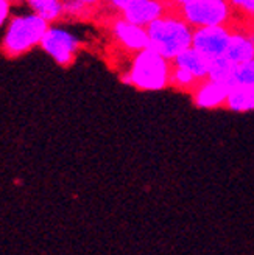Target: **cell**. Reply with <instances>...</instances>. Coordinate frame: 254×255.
<instances>
[{"instance_id": "obj_1", "label": "cell", "mask_w": 254, "mask_h": 255, "mask_svg": "<svg viewBox=\"0 0 254 255\" xmlns=\"http://www.w3.org/2000/svg\"><path fill=\"white\" fill-rule=\"evenodd\" d=\"M145 28L148 34V47L169 61H173L184 50L192 47L194 28L172 3L161 17Z\"/></svg>"}, {"instance_id": "obj_2", "label": "cell", "mask_w": 254, "mask_h": 255, "mask_svg": "<svg viewBox=\"0 0 254 255\" xmlns=\"http://www.w3.org/2000/svg\"><path fill=\"white\" fill-rule=\"evenodd\" d=\"M173 64L153 48H144L133 53L128 72L123 75V81L139 91L156 92L170 87Z\"/></svg>"}, {"instance_id": "obj_3", "label": "cell", "mask_w": 254, "mask_h": 255, "mask_svg": "<svg viewBox=\"0 0 254 255\" xmlns=\"http://www.w3.org/2000/svg\"><path fill=\"white\" fill-rule=\"evenodd\" d=\"M48 25V22L34 12L9 17L0 45L3 55L8 58H17L31 52L34 47L41 45Z\"/></svg>"}, {"instance_id": "obj_4", "label": "cell", "mask_w": 254, "mask_h": 255, "mask_svg": "<svg viewBox=\"0 0 254 255\" xmlns=\"http://www.w3.org/2000/svg\"><path fill=\"white\" fill-rule=\"evenodd\" d=\"M184 20L195 28L230 25L236 12L228 0H190L178 8Z\"/></svg>"}, {"instance_id": "obj_5", "label": "cell", "mask_w": 254, "mask_h": 255, "mask_svg": "<svg viewBox=\"0 0 254 255\" xmlns=\"http://www.w3.org/2000/svg\"><path fill=\"white\" fill-rule=\"evenodd\" d=\"M80 39L70 30L50 23L41 41V48L52 58L58 66L67 67L75 61L80 52Z\"/></svg>"}, {"instance_id": "obj_6", "label": "cell", "mask_w": 254, "mask_h": 255, "mask_svg": "<svg viewBox=\"0 0 254 255\" xmlns=\"http://www.w3.org/2000/svg\"><path fill=\"white\" fill-rule=\"evenodd\" d=\"M231 39L230 25H219V27H203L194 30L192 47L197 48L201 55L209 61L223 58L226 55L228 45Z\"/></svg>"}, {"instance_id": "obj_7", "label": "cell", "mask_w": 254, "mask_h": 255, "mask_svg": "<svg viewBox=\"0 0 254 255\" xmlns=\"http://www.w3.org/2000/svg\"><path fill=\"white\" fill-rule=\"evenodd\" d=\"M111 31L116 42L125 48L126 52H141V50L148 47V34L145 27H139V25L128 22L123 17H116L111 23Z\"/></svg>"}, {"instance_id": "obj_8", "label": "cell", "mask_w": 254, "mask_h": 255, "mask_svg": "<svg viewBox=\"0 0 254 255\" xmlns=\"http://www.w3.org/2000/svg\"><path fill=\"white\" fill-rule=\"evenodd\" d=\"M231 87L223 83L214 81V80H201L190 95H192V101L197 108L201 109H217L225 108L228 95H230Z\"/></svg>"}, {"instance_id": "obj_9", "label": "cell", "mask_w": 254, "mask_h": 255, "mask_svg": "<svg viewBox=\"0 0 254 255\" xmlns=\"http://www.w3.org/2000/svg\"><path fill=\"white\" fill-rule=\"evenodd\" d=\"M173 66L176 67H181L184 70H187L189 73H192L197 80H206L208 78V73H209V64L211 61L201 55L197 48L190 47L187 50H184L183 53L178 55L173 61H172Z\"/></svg>"}, {"instance_id": "obj_10", "label": "cell", "mask_w": 254, "mask_h": 255, "mask_svg": "<svg viewBox=\"0 0 254 255\" xmlns=\"http://www.w3.org/2000/svg\"><path fill=\"white\" fill-rule=\"evenodd\" d=\"M31 12L42 17L48 23H56L66 16L64 0H25Z\"/></svg>"}, {"instance_id": "obj_11", "label": "cell", "mask_w": 254, "mask_h": 255, "mask_svg": "<svg viewBox=\"0 0 254 255\" xmlns=\"http://www.w3.org/2000/svg\"><path fill=\"white\" fill-rule=\"evenodd\" d=\"M225 108L230 111H234V112L254 111V86L231 87Z\"/></svg>"}, {"instance_id": "obj_12", "label": "cell", "mask_w": 254, "mask_h": 255, "mask_svg": "<svg viewBox=\"0 0 254 255\" xmlns=\"http://www.w3.org/2000/svg\"><path fill=\"white\" fill-rule=\"evenodd\" d=\"M234 69H236V64L231 62L226 56L223 58H217V59H212L209 64V73H208V78L214 80V81H219L223 83L226 86L233 87V75H234Z\"/></svg>"}, {"instance_id": "obj_13", "label": "cell", "mask_w": 254, "mask_h": 255, "mask_svg": "<svg viewBox=\"0 0 254 255\" xmlns=\"http://www.w3.org/2000/svg\"><path fill=\"white\" fill-rule=\"evenodd\" d=\"M200 83L192 73H189L187 70L173 66L172 69V76H170V87L176 89V91H183V92H192L195 86Z\"/></svg>"}, {"instance_id": "obj_14", "label": "cell", "mask_w": 254, "mask_h": 255, "mask_svg": "<svg viewBox=\"0 0 254 255\" xmlns=\"http://www.w3.org/2000/svg\"><path fill=\"white\" fill-rule=\"evenodd\" d=\"M234 86H254V64H239L234 69L233 75V87Z\"/></svg>"}, {"instance_id": "obj_15", "label": "cell", "mask_w": 254, "mask_h": 255, "mask_svg": "<svg viewBox=\"0 0 254 255\" xmlns=\"http://www.w3.org/2000/svg\"><path fill=\"white\" fill-rule=\"evenodd\" d=\"M228 2L231 3L236 14L254 22V0H228Z\"/></svg>"}, {"instance_id": "obj_16", "label": "cell", "mask_w": 254, "mask_h": 255, "mask_svg": "<svg viewBox=\"0 0 254 255\" xmlns=\"http://www.w3.org/2000/svg\"><path fill=\"white\" fill-rule=\"evenodd\" d=\"M11 17V0H0V27L8 23Z\"/></svg>"}, {"instance_id": "obj_17", "label": "cell", "mask_w": 254, "mask_h": 255, "mask_svg": "<svg viewBox=\"0 0 254 255\" xmlns=\"http://www.w3.org/2000/svg\"><path fill=\"white\" fill-rule=\"evenodd\" d=\"M73 2H77V3H80V5H83V6L91 9L94 6H98L100 3H103L105 0H73Z\"/></svg>"}, {"instance_id": "obj_18", "label": "cell", "mask_w": 254, "mask_h": 255, "mask_svg": "<svg viewBox=\"0 0 254 255\" xmlns=\"http://www.w3.org/2000/svg\"><path fill=\"white\" fill-rule=\"evenodd\" d=\"M187 2H190V0H169V3H172V5L176 6V8H180L181 5H184V3H187Z\"/></svg>"}, {"instance_id": "obj_19", "label": "cell", "mask_w": 254, "mask_h": 255, "mask_svg": "<svg viewBox=\"0 0 254 255\" xmlns=\"http://www.w3.org/2000/svg\"><path fill=\"white\" fill-rule=\"evenodd\" d=\"M253 64H254V59H253Z\"/></svg>"}]
</instances>
